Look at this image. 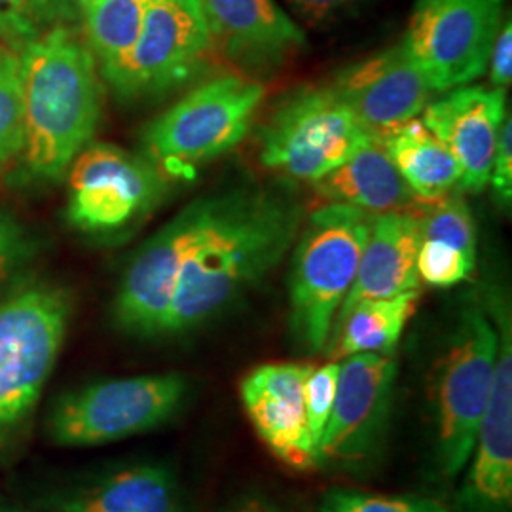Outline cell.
<instances>
[{
  "mask_svg": "<svg viewBox=\"0 0 512 512\" xmlns=\"http://www.w3.org/2000/svg\"><path fill=\"white\" fill-rule=\"evenodd\" d=\"M306 25L323 29L353 16L370 0H285Z\"/></svg>",
  "mask_w": 512,
  "mask_h": 512,
  "instance_id": "33",
  "label": "cell"
},
{
  "mask_svg": "<svg viewBox=\"0 0 512 512\" xmlns=\"http://www.w3.org/2000/svg\"><path fill=\"white\" fill-rule=\"evenodd\" d=\"M18 55L25 114L21 171L35 183H59L99 128L101 74L78 27H55Z\"/></svg>",
  "mask_w": 512,
  "mask_h": 512,
  "instance_id": "2",
  "label": "cell"
},
{
  "mask_svg": "<svg viewBox=\"0 0 512 512\" xmlns=\"http://www.w3.org/2000/svg\"><path fill=\"white\" fill-rule=\"evenodd\" d=\"M71 319L59 287L27 283L0 300V444L37 406Z\"/></svg>",
  "mask_w": 512,
  "mask_h": 512,
  "instance_id": "5",
  "label": "cell"
},
{
  "mask_svg": "<svg viewBox=\"0 0 512 512\" xmlns=\"http://www.w3.org/2000/svg\"><path fill=\"white\" fill-rule=\"evenodd\" d=\"M67 219L74 228L107 236L145 219L169 190V179L143 154L90 143L67 171Z\"/></svg>",
  "mask_w": 512,
  "mask_h": 512,
  "instance_id": "10",
  "label": "cell"
},
{
  "mask_svg": "<svg viewBox=\"0 0 512 512\" xmlns=\"http://www.w3.org/2000/svg\"><path fill=\"white\" fill-rule=\"evenodd\" d=\"M495 344L492 319L482 304L473 302L459 311L433 368L437 458L446 476L459 475L473 456L492 389Z\"/></svg>",
  "mask_w": 512,
  "mask_h": 512,
  "instance_id": "6",
  "label": "cell"
},
{
  "mask_svg": "<svg viewBox=\"0 0 512 512\" xmlns=\"http://www.w3.org/2000/svg\"><path fill=\"white\" fill-rule=\"evenodd\" d=\"M304 207L277 186L226 192L219 219L186 256L164 334L198 329L247 293L293 249Z\"/></svg>",
  "mask_w": 512,
  "mask_h": 512,
  "instance_id": "1",
  "label": "cell"
},
{
  "mask_svg": "<svg viewBox=\"0 0 512 512\" xmlns=\"http://www.w3.org/2000/svg\"><path fill=\"white\" fill-rule=\"evenodd\" d=\"M25 147V114L19 55L0 48V167L19 160Z\"/></svg>",
  "mask_w": 512,
  "mask_h": 512,
  "instance_id": "26",
  "label": "cell"
},
{
  "mask_svg": "<svg viewBox=\"0 0 512 512\" xmlns=\"http://www.w3.org/2000/svg\"><path fill=\"white\" fill-rule=\"evenodd\" d=\"M61 25L80 29L78 0H0V40L14 54Z\"/></svg>",
  "mask_w": 512,
  "mask_h": 512,
  "instance_id": "25",
  "label": "cell"
},
{
  "mask_svg": "<svg viewBox=\"0 0 512 512\" xmlns=\"http://www.w3.org/2000/svg\"><path fill=\"white\" fill-rule=\"evenodd\" d=\"M311 368L296 363L258 366L239 387L241 403L260 439L294 469L319 465L304 408V384Z\"/></svg>",
  "mask_w": 512,
  "mask_h": 512,
  "instance_id": "18",
  "label": "cell"
},
{
  "mask_svg": "<svg viewBox=\"0 0 512 512\" xmlns=\"http://www.w3.org/2000/svg\"><path fill=\"white\" fill-rule=\"evenodd\" d=\"M372 215L325 203L304 219L294 241L289 304L291 332L300 348L317 353L330 332L359 268Z\"/></svg>",
  "mask_w": 512,
  "mask_h": 512,
  "instance_id": "4",
  "label": "cell"
},
{
  "mask_svg": "<svg viewBox=\"0 0 512 512\" xmlns=\"http://www.w3.org/2000/svg\"><path fill=\"white\" fill-rule=\"evenodd\" d=\"M232 512H277L270 503H266L264 499H249V501H243L241 505H238Z\"/></svg>",
  "mask_w": 512,
  "mask_h": 512,
  "instance_id": "35",
  "label": "cell"
},
{
  "mask_svg": "<svg viewBox=\"0 0 512 512\" xmlns=\"http://www.w3.org/2000/svg\"><path fill=\"white\" fill-rule=\"evenodd\" d=\"M69 512H183L175 482L162 467L118 471L71 499Z\"/></svg>",
  "mask_w": 512,
  "mask_h": 512,
  "instance_id": "23",
  "label": "cell"
},
{
  "mask_svg": "<svg viewBox=\"0 0 512 512\" xmlns=\"http://www.w3.org/2000/svg\"><path fill=\"white\" fill-rule=\"evenodd\" d=\"M35 253L29 232L14 215L0 211V300L16 291L14 285Z\"/></svg>",
  "mask_w": 512,
  "mask_h": 512,
  "instance_id": "31",
  "label": "cell"
},
{
  "mask_svg": "<svg viewBox=\"0 0 512 512\" xmlns=\"http://www.w3.org/2000/svg\"><path fill=\"white\" fill-rule=\"evenodd\" d=\"M188 395L183 374L107 380L55 404L50 435L61 446H99L129 439L171 420Z\"/></svg>",
  "mask_w": 512,
  "mask_h": 512,
  "instance_id": "9",
  "label": "cell"
},
{
  "mask_svg": "<svg viewBox=\"0 0 512 512\" xmlns=\"http://www.w3.org/2000/svg\"><path fill=\"white\" fill-rule=\"evenodd\" d=\"M421 239H435L476 258V226L461 190L431 203L421 215Z\"/></svg>",
  "mask_w": 512,
  "mask_h": 512,
  "instance_id": "27",
  "label": "cell"
},
{
  "mask_svg": "<svg viewBox=\"0 0 512 512\" xmlns=\"http://www.w3.org/2000/svg\"><path fill=\"white\" fill-rule=\"evenodd\" d=\"M264 95V86L245 74L203 80L143 129V156L167 179L194 177L247 137Z\"/></svg>",
  "mask_w": 512,
  "mask_h": 512,
  "instance_id": "3",
  "label": "cell"
},
{
  "mask_svg": "<svg viewBox=\"0 0 512 512\" xmlns=\"http://www.w3.org/2000/svg\"><path fill=\"white\" fill-rule=\"evenodd\" d=\"M421 122L454 154L459 190L480 194L490 183L499 129L507 116L505 92L492 86H459L429 101Z\"/></svg>",
  "mask_w": 512,
  "mask_h": 512,
  "instance_id": "17",
  "label": "cell"
},
{
  "mask_svg": "<svg viewBox=\"0 0 512 512\" xmlns=\"http://www.w3.org/2000/svg\"><path fill=\"white\" fill-rule=\"evenodd\" d=\"M224 202L226 192L188 203L141 245L114 298L112 313L120 329L148 338L164 334L184 260L213 228Z\"/></svg>",
  "mask_w": 512,
  "mask_h": 512,
  "instance_id": "11",
  "label": "cell"
},
{
  "mask_svg": "<svg viewBox=\"0 0 512 512\" xmlns=\"http://www.w3.org/2000/svg\"><path fill=\"white\" fill-rule=\"evenodd\" d=\"M380 141L421 205L440 202L458 190V160L418 118L380 135Z\"/></svg>",
  "mask_w": 512,
  "mask_h": 512,
  "instance_id": "21",
  "label": "cell"
},
{
  "mask_svg": "<svg viewBox=\"0 0 512 512\" xmlns=\"http://www.w3.org/2000/svg\"><path fill=\"white\" fill-rule=\"evenodd\" d=\"M338 372L340 363L330 361L327 365L319 368H311L306 384H304V408H306V420H308V431H310L311 444L317 452L319 461V446L327 427V421L332 412L334 395H336V384H338Z\"/></svg>",
  "mask_w": 512,
  "mask_h": 512,
  "instance_id": "30",
  "label": "cell"
},
{
  "mask_svg": "<svg viewBox=\"0 0 512 512\" xmlns=\"http://www.w3.org/2000/svg\"><path fill=\"white\" fill-rule=\"evenodd\" d=\"M330 88L376 137L418 118L433 95L403 38L336 73Z\"/></svg>",
  "mask_w": 512,
  "mask_h": 512,
  "instance_id": "16",
  "label": "cell"
},
{
  "mask_svg": "<svg viewBox=\"0 0 512 512\" xmlns=\"http://www.w3.org/2000/svg\"><path fill=\"white\" fill-rule=\"evenodd\" d=\"M490 84L497 90H507L512 82V23L511 18L503 19L488 59Z\"/></svg>",
  "mask_w": 512,
  "mask_h": 512,
  "instance_id": "34",
  "label": "cell"
},
{
  "mask_svg": "<svg viewBox=\"0 0 512 512\" xmlns=\"http://www.w3.org/2000/svg\"><path fill=\"white\" fill-rule=\"evenodd\" d=\"M420 245L418 213L391 211L372 215L357 274L336 319L361 300L389 298L420 289Z\"/></svg>",
  "mask_w": 512,
  "mask_h": 512,
  "instance_id": "19",
  "label": "cell"
},
{
  "mask_svg": "<svg viewBox=\"0 0 512 512\" xmlns=\"http://www.w3.org/2000/svg\"><path fill=\"white\" fill-rule=\"evenodd\" d=\"M0 48H2V46H0Z\"/></svg>",
  "mask_w": 512,
  "mask_h": 512,
  "instance_id": "37",
  "label": "cell"
},
{
  "mask_svg": "<svg viewBox=\"0 0 512 512\" xmlns=\"http://www.w3.org/2000/svg\"><path fill=\"white\" fill-rule=\"evenodd\" d=\"M313 190L327 203L349 205L370 215L421 207L376 135L344 164L313 183Z\"/></svg>",
  "mask_w": 512,
  "mask_h": 512,
  "instance_id": "20",
  "label": "cell"
},
{
  "mask_svg": "<svg viewBox=\"0 0 512 512\" xmlns=\"http://www.w3.org/2000/svg\"><path fill=\"white\" fill-rule=\"evenodd\" d=\"M213 52L249 78L285 65L308 44L306 33L275 0H198Z\"/></svg>",
  "mask_w": 512,
  "mask_h": 512,
  "instance_id": "15",
  "label": "cell"
},
{
  "mask_svg": "<svg viewBox=\"0 0 512 512\" xmlns=\"http://www.w3.org/2000/svg\"><path fill=\"white\" fill-rule=\"evenodd\" d=\"M317 512H450L439 501L423 497H391L336 488L323 495Z\"/></svg>",
  "mask_w": 512,
  "mask_h": 512,
  "instance_id": "28",
  "label": "cell"
},
{
  "mask_svg": "<svg viewBox=\"0 0 512 512\" xmlns=\"http://www.w3.org/2000/svg\"><path fill=\"white\" fill-rule=\"evenodd\" d=\"M338 363L336 395L319 446V465L368 458L384 439L393 404L395 355L357 353Z\"/></svg>",
  "mask_w": 512,
  "mask_h": 512,
  "instance_id": "14",
  "label": "cell"
},
{
  "mask_svg": "<svg viewBox=\"0 0 512 512\" xmlns=\"http://www.w3.org/2000/svg\"><path fill=\"white\" fill-rule=\"evenodd\" d=\"M490 183L494 188L495 203L509 213L512 205V118L509 112L499 129Z\"/></svg>",
  "mask_w": 512,
  "mask_h": 512,
  "instance_id": "32",
  "label": "cell"
},
{
  "mask_svg": "<svg viewBox=\"0 0 512 512\" xmlns=\"http://www.w3.org/2000/svg\"><path fill=\"white\" fill-rule=\"evenodd\" d=\"M420 289L389 298H368L338 317L330 332V361L357 353L395 355L397 344L418 310Z\"/></svg>",
  "mask_w": 512,
  "mask_h": 512,
  "instance_id": "22",
  "label": "cell"
},
{
  "mask_svg": "<svg viewBox=\"0 0 512 512\" xmlns=\"http://www.w3.org/2000/svg\"><path fill=\"white\" fill-rule=\"evenodd\" d=\"M213 55L198 0H148L135 46L103 82L122 101L158 99L202 76Z\"/></svg>",
  "mask_w": 512,
  "mask_h": 512,
  "instance_id": "8",
  "label": "cell"
},
{
  "mask_svg": "<svg viewBox=\"0 0 512 512\" xmlns=\"http://www.w3.org/2000/svg\"><path fill=\"white\" fill-rule=\"evenodd\" d=\"M505 0H416L404 44L433 93L469 86L488 71Z\"/></svg>",
  "mask_w": 512,
  "mask_h": 512,
  "instance_id": "12",
  "label": "cell"
},
{
  "mask_svg": "<svg viewBox=\"0 0 512 512\" xmlns=\"http://www.w3.org/2000/svg\"><path fill=\"white\" fill-rule=\"evenodd\" d=\"M476 268L475 256L465 255L435 239H421L418 274L427 285L448 289L467 281Z\"/></svg>",
  "mask_w": 512,
  "mask_h": 512,
  "instance_id": "29",
  "label": "cell"
},
{
  "mask_svg": "<svg viewBox=\"0 0 512 512\" xmlns=\"http://www.w3.org/2000/svg\"><path fill=\"white\" fill-rule=\"evenodd\" d=\"M148 0H78L80 33L103 76L114 71L135 46Z\"/></svg>",
  "mask_w": 512,
  "mask_h": 512,
  "instance_id": "24",
  "label": "cell"
},
{
  "mask_svg": "<svg viewBox=\"0 0 512 512\" xmlns=\"http://www.w3.org/2000/svg\"><path fill=\"white\" fill-rule=\"evenodd\" d=\"M370 137L330 84L302 88L283 99L258 131V160L291 181L313 184Z\"/></svg>",
  "mask_w": 512,
  "mask_h": 512,
  "instance_id": "7",
  "label": "cell"
},
{
  "mask_svg": "<svg viewBox=\"0 0 512 512\" xmlns=\"http://www.w3.org/2000/svg\"><path fill=\"white\" fill-rule=\"evenodd\" d=\"M484 310L494 323L497 340L494 378L458 505L461 512H511L512 321L511 302L503 289H488Z\"/></svg>",
  "mask_w": 512,
  "mask_h": 512,
  "instance_id": "13",
  "label": "cell"
},
{
  "mask_svg": "<svg viewBox=\"0 0 512 512\" xmlns=\"http://www.w3.org/2000/svg\"><path fill=\"white\" fill-rule=\"evenodd\" d=\"M0 512H21V511H4V509H0Z\"/></svg>",
  "mask_w": 512,
  "mask_h": 512,
  "instance_id": "36",
  "label": "cell"
}]
</instances>
